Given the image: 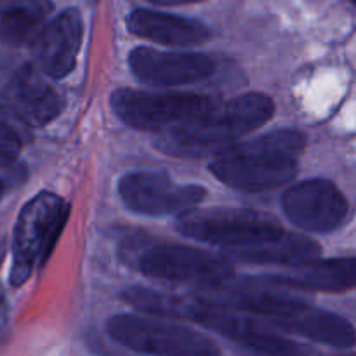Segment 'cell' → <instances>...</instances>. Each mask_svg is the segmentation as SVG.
<instances>
[{
	"label": "cell",
	"instance_id": "obj_1",
	"mask_svg": "<svg viewBox=\"0 0 356 356\" xmlns=\"http://www.w3.org/2000/svg\"><path fill=\"white\" fill-rule=\"evenodd\" d=\"M275 113L270 96L249 92L216 106L184 124L163 131L155 141L156 148L179 159L216 156L247 134L263 127Z\"/></svg>",
	"mask_w": 356,
	"mask_h": 356
},
{
	"label": "cell",
	"instance_id": "obj_2",
	"mask_svg": "<svg viewBox=\"0 0 356 356\" xmlns=\"http://www.w3.org/2000/svg\"><path fill=\"white\" fill-rule=\"evenodd\" d=\"M306 148L305 132L277 129L238 141L212 156L209 170L218 181L243 193L277 190L294 179L299 156Z\"/></svg>",
	"mask_w": 356,
	"mask_h": 356
},
{
	"label": "cell",
	"instance_id": "obj_3",
	"mask_svg": "<svg viewBox=\"0 0 356 356\" xmlns=\"http://www.w3.org/2000/svg\"><path fill=\"white\" fill-rule=\"evenodd\" d=\"M70 205L51 191L31 198L17 216L13 242V266L9 282L21 287L37 266L51 256L68 221Z\"/></svg>",
	"mask_w": 356,
	"mask_h": 356
},
{
	"label": "cell",
	"instance_id": "obj_4",
	"mask_svg": "<svg viewBox=\"0 0 356 356\" xmlns=\"http://www.w3.org/2000/svg\"><path fill=\"white\" fill-rule=\"evenodd\" d=\"M115 343L153 356H221L218 344L205 334L159 316L115 315L106 322Z\"/></svg>",
	"mask_w": 356,
	"mask_h": 356
},
{
	"label": "cell",
	"instance_id": "obj_5",
	"mask_svg": "<svg viewBox=\"0 0 356 356\" xmlns=\"http://www.w3.org/2000/svg\"><path fill=\"white\" fill-rule=\"evenodd\" d=\"M111 108L124 124L138 131H167L211 110L218 97L197 92H149L139 89H117L111 94Z\"/></svg>",
	"mask_w": 356,
	"mask_h": 356
},
{
	"label": "cell",
	"instance_id": "obj_6",
	"mask_svg": "<svg viewBox=\"0 0 356 356\" xmlns=\"http://www.w3.org/2000/svg\"><path fill=\"white\" fill-rule=\"evenodd\" d=\"M179 218L177 229L184 236L226 250L263 242L284 232L275 218L249 209H193Z\"/></svg>",
	"mask_w": 356,
	"mask_h": 356
},
{
	"label": "cell",
	"instance_id": "obj_7",
	"mask_svg": "<svg viewBox=\"0 0 356 356\" xmlns=\"http://www.w3.org/2000/svg\"><path fill=\"white\" fill-rule=\"evenodd\" d=\"M136 268L149 278L200 287H221L235 271L229 257L177 243L145 247L139 252Z\"/></svg>",
	"mask_w": 356,
	"mask_h": 356
},
{
	"label": "cell",
	"instance_id": "obj_8",
	"mask_svg": "<svg viewBox=\"0 0 356 356\" xmlns=\"http://www.w3.org/2000/svg\"><path fill=\"white\" fill-rule=\"evenodd\" d=\"M0 90L30 129L47 125L65 104L37 66L9 52H0Z\"/></svg>",
	"mask_w": 356,
	"mask_h": 356
},
{
	"label": "cell",
	"instance_id": "obj_9",
	"mask_svg": "<svg viewBox=\"0 0 356 356\" xmlns=\"http://www.w3.org/2000/svg\"><path fill=\"white\" fill-rule=\"evenodd\" d=\"M197 323L232 341L242 356H320L312 346L285 339L254 316H243L225 306L207 305L198 313Z\"/></svg>",
	"mask_w": 356,
	"mask_h": 356
},
{
	"label": "cell",
	"instance_id": "obj_10",
	"mask_svg": "<svg viewBox=\"0 0 356 356\" xmlns=\"http://www.w3.org/2000/svg\"><path fill=\"white\" fill-rule=\"evenodd\" d=\"M125 207L143 216H183L193 211L207 190L198 184L174 183L159 172H131L118 183Z\"/></svg>",
	"mask_w": 356,
	"mask_h": 356
},
{
	"label": "cell",
	"instance_id": "obj_11",
	"mask_svg": "<svg viewBox=\"0 0 356 356\" xmlns=\"http://www.w3.org/2000/svg\"><path fill=\"white\" fill-rule=\"evenodd\" d=\"M285 216L305 232L330 233L348 216V200L327 179H308L289 188L282 197Z\"/></svg>",
	"mask_w": 356,
	"mask_h": 356
},
{
	"label": "cell",
	"instance_id": "obj_12",
	"mask_svg": "<svg viewBox=\"0 0 356 356\" xmlns=\"http://www.w3.org/2000/svg\"><path fill=\"white\" fill-rule=\"evenodd\" d=\"M131 72L141 82L152 86H183L200 82L216 73L214 59L200 52H162L136 47L129 54Z\"/></svg>",
	"mask_w": 356,
	"mask_h": 356
},
{
	"label": "cell",
	"instance_id": "obj_13",
	"mask_svg": "<svg viewBox=\"0 0 356 356\" xmlns=\"http://www.w3.org/2000/svg\"><path fill=\"white\" fill-rule=\"evenodd\" d=\"M82 33L83 24L79 10H63L54 19L44 24L30 44L35 66L51 79L70 75L76 65Z\"/></svg>",
	"mask_w": 356,
	"mask_h": 356
},
{
	"label": "cell",
	"instance_id": "obj_14",
	"mask_svg": "<svg viewBox=\"0 0 356 356\" xmlns=\"http://www.w3.org/2000/svg\"><path fill=\"white\" fill-rule=\"evenodd\" d=\"M271 323L285 332L298 334L327 346L351 348L356 344V330L346 318L313 308L294 298L289 299L280 315L271 320Z\"/></svg>",
	"mask_w": 356,
	"mask_h": 356
},
{
	"label": "cell",
	"instance_id": "obj_15",
	"mask_svg": "<svg viewBox=\"0 0 356 356\" xmlns=\"http://www.w3.org/2000/svg\"><path fill=\"white\" fill-rule=\"evenodd\" d=\"M127 28L138 37L169 47H197L211 38V30L202 21L146 9L129 14Z\"/></svg>",
	"mask_w": 356,
	"mask_h": 356
},
{
	"label": "cell",
	"instance_id": "obj_16",
	"mask_svg": "<svg viewBox=\"0 0 356 356\" xmlns=\"http://www.w3.org/2000/svg\"><path fill=\"white\" fill-rule=\"evenodd\" d=\"M266 282L278 287L316 292H344L356 287V257L308 261L284 273L268 275Z\"/></svg>",
	"mask_w": 356,
	"mask_h": 356
},
{
	"label": "cell",
	"instance_id": "obj_17",
	"mask_svg": "<svg viewBox=\"0 0 356 356\" xmlns=\"http://www.w3.org/2000/svg\"><path fill=\"white\" fill-rule=\"evenodd\" d=\"M320 252H322L320 245L309 236L282 232L280 235L263 240V242L228 249V257L229 259L242 261V263L296 266V264L316 259Z\"/></svg>",
	"mask_w": 356,
	"mask_h": 356
},
{
	"label": "cell",
	"instance_id": "obj_18",
	"mask_svg": "<svg viewBox=\"0 0 356 356\" xmlns=\"http://www.w3.org/2000/svg\"><path fill=\"white\" fill-rule=\"evenodd\" d=\"M51 13V0H0V42L7 47L30 45Z\"/></svg>",
	"mask_w": 356,
	"mask_h": 356
},
{
	"label": "cell",
	"instance_id": "obj_19",
	"mask_svg": "<svg viewBox=\"0 0 356 356\" xmlns=\"http://www.w3.org/2000/svg\"><path fill=\"white\" fill-rule=\"evenodd\" d=\"M28 131H30V127L17 117L7 97L0 90V132L16 139V141L24 143L28 138Z\"/></svg>",
	"mask_w": 356,
	"mask_h": 356
},
{
	"label": "cell",
	"instance_id": "obj_20",
	"mask_svg": "<svg viewBox=\"0 0 356 356\" xmlns=\"http://www.w3.org/2000/svg\"><path fill=\"white\" fill-rule=\"evenodd\" d=\"M21 148H23V143L0 132V167L14 165L17 156H19Z\"/></svg>",
	"mask_w": 356,
	"mask_h": 356
},
{
	"label": "cell",
	"instance_id": "obj_21",
	"mask_svg": "<svg viewBox=\"0 0 356 356\" xmlns=\"http://www.w3.org/2000/svg\"><path fill=\"white\" fill-rule=\"evenodd\" d=\"M7 336H9V306H7L6 292L0 285V343H3Z\"/></svg>",
	"mask_w": 356,
	"mask_h": 356
},
{
	"label": "cell",
	"instance_id": "obj_22",
	"mask_svg": "<svg viewBox=\"0 0 356 356\" xmlns=\"http://www.w3.org/2000/svg\"><path fill=\"white\" fill-rule=\"evenodd\" d=\"M148 2L156 3V6H186V3H198L204 0H148Z\"/></svg>",
	"mask_w": 356,
	"mask_h": 356
},
{
	"label": "cell",
	"instance_id": "obj_23",
	"mask_svg": "<svg viewBox=\"0 0 356 356\" xmlns=\"http://www.w3.org/2000/svg\"><path fill=\"white\" fill-rule=\"evenodd\" d=\"M3 193H6V184H3V181H2V177H0V200H2V197H3Z\"/></svg>",
	"mask_w": 356,
	"mask_h": 356
},
{
	"label": "cell",
	"instance_id": "obj_24",
	"mask_svg": "<svg viewBox=\"0 0 356 356\" xmlns=\"http://www.w3.org/2000/svg\"><path fill=\"white\" fill-rule=\"evenodd\" d=\"M351 2H353V3H355V6H356V0H351Z\"/></svg>",
	"mask_w": 356,
	"mask_h": 356
}]
</instances>
